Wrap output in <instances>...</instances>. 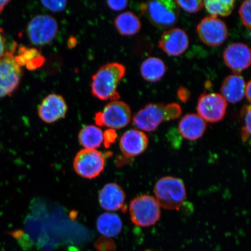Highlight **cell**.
Segmentation results:
<instances>
[{
    "label": "cell",
    "mask_w": 251,
    "mask_h": 251,
    "mask_svg": "<svg viewBox=\"0 0 251 251\" xmlns=\"http://www.w3.org/2000/svg\"><path fill=\"white\" fill-rule=\"evenodd\" d=\"M126 68L118 62L109 63L100 68L92 77L93 95L103 101H117L120 97L117 89L125 76Z\"/></svg>",
    "instance_id": "obj_1"
},
{
    "label": "cell",
    "mask_w": 251,
    "mask_h": 251,
    "mask_svg": "<svg viewBox=\"0 0 251 251\" xmlns=\"http://www.w3.org/2000/svg\"><path fill=\"white\" fill-rule=\"evenodd\" d=\"M181 112V106L176 103H149L134 115L133 124L139 129L150 132L155 130L163 122L179 118Z\"/></svg>",
    "instance_id": "obj_2"
},
{
    "label": "cell",
    "mask_w": 251,
    "mask_h": 251,
    "mask_svg": "<svg viewBox=\"0 0 251 251\" xmlns=\"http://www.w3.org/2000/svg\"><path fill=\"white\" fill-rule=\"evenodd\" d=\"M155 199L160 207L178 210L186 198V190L180 178L166 176L160 178L154 187Z\"/></svg>",
    "instance_id": "obj_3"
},
{
    "label": "cell",
    "mask_w": 251,
    "mask_h": 251,
    "mask_svg": "<svg viewBox=\"0 0 251 251\" xmlns=\"http://www.w3.org/2000/svg\"><path fill=\"white\" fill-rule=\"evenodd\" d=\"M141 11L154 26L166 29L174 26L179 17V7L172 0H156L143 2Z\"/></svg>",
    "instance_id": "obj_4"
},
{
    "label": "cell",
    "mask_w": 251,
    "mask_h": 251,
    "mask_svg": "<svg viewBox=\"0 0 251 251\" xmlns=\"http://www.w3.org/2000/svg\"><path fill=\"white\" fill-rule=\"evenodd\" d=\"M131 222L137 226L147 227L156 224L161 218V207L154 197L138 196L131 201L129 206Z\"/></svg>",
    "instance_id": "obj_5"
},
{
    "label": "cell",
    "mask_w": 251,
    "mask_h": 251,
    "mask_svg": "<svg viewBox=\"0 0 251 251\" xmlns=\"http://www.w3.org/2000/svg\"><path fill=\"white\" fill-rule=\"evenodd\" d=\"M17 43L12 44L10 50L0 59V99L11 96L20 85L22 71L14 59Z\"/></svg>",
    "instance_id": "obj_6"
},
{
    "label": "cell",
    "mask_w": 251,
    "mask_h": 251,
    "mask_svg": "<svg viewBox=\"0 0 251 251\" xmlns=\"http://www.w3.org/2000/svg\"><path fill=\"white\" fill-rule=\"evenodd\" d=\"M131 111L130 106L123 101H113L105 106L102 112L97 113L96 123L100 126L111 129H120L130 123Z\"/></svg>",
    "instance_id": "obj_7"
},
{
    "label": "cell",
    "mask_w": 251,
    "mask_h": 251,
    "mask_svg": "<svg viewBox=\"0 0 251 251\" xmlns=\"http://www.w3.org/2000/svg\"><path fill=\"white\" fill-rule=\"evenodd\" d=\"M58 30V23L54 18L47 15H39L31 19L28 24L27 33L30 42L40 46L51 43Z\"/></svg>",
    "instance_id": "obj_8"
},
{
    "label": "cell",
    "mask_w": 251,
    "mask_h": 251,
    "mask_svg": "<svg viewBox=\"0 0 251 251\" xmlns=\"http://www.w3.org/2000/svg\"><path fill=\"white\" fill-rule=\"evenodd\" d=\"M105 162L102 152L96 150L83 149L75 156L74 168L80 176L92 179L101 174Z\"/></svg>",
    "instance_id": "obj_9"
},
{
    "label": "cell",
    "mask_w": 251,
    "mask_h": 251,
    "mask_svg": "<svg viewBox=\"0 0 251 251\" xmlns=\"http://www.w3.org/2000/svg\"><path fill=\"white\" fill-rule=\"evenodd\" d=\"M199 38L205 45L209 47H218L222 45L228 38L226 25L218 17L203 18L197 27Z\"/></svg>",
    "instance_id": "obj_10"
},
{
    "label": "cell",
    "mask_w": 251,
    "mask_h": 251,
    "mask_svg": "<svg viewBox=\"0 0 251 251\" xmlns=\"http://www.w3.org/2000/svg\"><path fill=\"white\" fill-rule=\"evenodd\" d=\"M227 103L221 94L203 93L198 101V115L205 122L216 123L225 117Z\"/></svg>",
    "instance_id": "obj_11"
},
{
    "label": "cell",
    "mask_w": 251,
    "mask_h": 251,
    "mask_svg": "<svg viewBox=\"0 0 251 251\" xmlns=\"http://www.w3.org/2000/svg\"><path fill=\"white\" fill-rule=\"evenodd\" d=\"M189 46V39L186 31L180 28H172L165 31L158 47L166 54L173 56L183 54Z\"/></svg>",
    "instance_id": "obj_12"
},
{
    "label": "cell",
    "mask_w": 251,
    "mask_h": 251,
    "mask_svg": "<svg viewBox=\"0 0 251 251\" xmlns=\"http://www.w3.org/2000/svg\"><path fill=\"white\" fill-rule=\"evenodd\" d=\"M224 59L225 64L234 73L241 74L250 67L251 50L244 43L231 44L225 50Z\"/></svg>",
    "instance_id": "obj_13"
},
{
    "label": "cell",
    "mask_w": 251,
    "mask_h": 251,
    "mask_svg": "<svg viewBox=\"0 0 251 251\" xmlns=\"http://www.w3.org/2000/svg\"><path fill=\"white\" fill-rule=\"evenodd\" d=\"M68 111V105L64 97L56 94L47 96L41 103L38 108V115L47 124L64 118Z\"/></svg>",
    "instance_id": "obj_14"
},
{
    "label": "cell",
    "mask_w": 251,
    "mask_h": 251,
    "mask_svg": "<svg viewBox=\"0 0 251 251\" xmlns=\"http://www.w3.org/2000/svg\"><path fill=\"white\" fill-rule=\"evenodd\" d=\"M149 144V138L143 131L131 129L122 136L119 146L125 156L132 158L145 152Z\"/></svg>",
    "instance_id": "obj_15"
},
{
    "label": "cell",
    "mask_w": 251,
    "mask_h": 251,
    "mask_svg": "<svg viewBox=\"0 0 251 251\" xmlns=\"http://www.w3.org/2000/svg\"><path fill=\"white\" fill-rule=\"evenodd\" d=\"M126 194L122 188L117 183L106 184L100 191L99 200L100 206L110 212L123 209L125 205Z\"/></svg>",
    "instance_id": "obj_16"
},
{
    "label": "cell",
    "mask_w": 251,
    "mask_h": 251,
    "mask_svg": "<svg viewBox=\"0 0 251 251\" xmlns=\"http://www.w3.org/2000/svg\"><path fill=\"white\" fill-rule=\"evenodd\" d=\"M206 129V123L198 114H187L181 119L178 130L184 139L196 141L201 138Z\"/></svg>",
    "instance_id": "obj_17"
},
{
    "label": "cell",
    "mask_w": 251,
    "mask_h": 251,
    "mask_svg": "<svg viewBox=\"0 0 251 251\" xmlns=\"http://www.w3.org/2000/svg\"><path fill=\"white\" fill-rule=\"evenodd\" d=\"M246 86L243 77L238 75H230L225 78L222 84L221 95L227 102H239L245 97Z\"/></svg>",
    "instance_id": "obj_18"
},
{
    "label": "cell",
    "mask_w": 251,
    "mask_h": 251,
    "mask_svg": "<svg viewBox=\"0 0 251 251\" xmlns=\"http://www.w3.org/2000/svg\"><path fill=\"white\" fill-rule=\"evenodd\" d=\"M122 227L123 225L120 217L115 213H103L97 219V230L103 237H117L121 233Z\"/></svg>",
    "instance_id": "obj_19"
},
{
    "label": "cell",
    "mask_w": 251,
    "mask_h": 251,
    "mask_svg": "<svg viewBox=\"0 0 251 251\" xmlns=\"http://www.w3.org/2000/svg\"><path fill=\"white\" fill-rule=\"evenodd\" d=\"M166 71V65L162 59L149 57L144 61L140 67L141 76L149 82L154 83L164 77Z\"/></svg>",
    "instance_id": "obj_20"
},
{
    "label": "cell",
    "mask_w": 251,
    "mask_h": 251,
    "mask_svg": "<svg viewBox=\"0 0 251 251\" xmlns=\"http://www.w3.org/2000/svg\"><path fill=\"white\" fill-rule=\"evenodd\" d=\"M116 28L122 36H133L137 34L141 27V23L139 17L133 12H124L116 18Z\"/></svg>",
    "instance_id": "obj_21"
},
{
    "label": "cell",
    "mask_w": 251,
    "mask_h": 251,
    "mask_svg": "<svg viewBox=\"0 0 251 251\" xmlns=\"http://www.w3.org/2000/svg\"><path fill=\"white\" fill-rule=\"evenodd\" d=\"M78 141L85 149L95 150L103 143L102 131L96 126H86L78 134Z\"/></svg>",
    "instance_id": "obj_22"
},
{
    "label": "cell",
    "mask_w": 251,
    "mask_h": 251,
    "mask_svg": "<svg viewBox=\"0 0 251 251\" xmlns=\"http://www.w3.org/2000/svg\"><path fill=\"white\" fill-rule=\"evenodd\" d=\"M234 0H208L203 1V5L212 17H227L233 11Z\"/></svg>",
    "instance_id": "obj_23"
},
{
    "label": "cell",
    "mask_w": 251,
    "mask_h": 251,
    "mask_svg": "<svg viewBox=\"0 0 251 251\" xmlns=\"http://www.w3.org/2000/svg\"><path fill=\"white\" fill-rule=\"evenodd\" d=\"M40 55L39 50L31 48H27L26 47H19L18 54L14 56V59L19 66H25L28 62L32 61L34 58L39 57Z\"/></svg>",
    "instance_id": "obj_24"
},
{
    "label": "cell",
    "mask_w": 251,
    "mask_h": 251,
    "mask_svg": "<svg viewBox=\"0 0 251 251\" xmlns=\"http://www.w3.org/2000/svg\"><path fill=\"white\" fill-rule=\"evenodd\" d=\"M241 115L245 122L244 126L241 130V139L243 141H246L249 140L251 134V105L244 106Z\"/></svg>",
    "instance_id": "obj_25"
},
{
    "label": "cell",
    "mask_w": 251,
    "mask_h": 251,
    "mask_svg": "<svg viewBox=\"0 0 251 251\" xmlns=\"http://www.w3.org/2000/svg\"><path fill=\"white\" fill-rule=\"evenodd\" d=\"M178 7H181L188 13L194 14L201 10L203 7V1L201 0H191V1H176Z\"/></svg>",
    "instance_id": "obj_26"
},
{
    "label": "cell",
    "mask_w": 251,
    "mask_h": 251,
    "mask_svg": "<svg viewBox=\"0 0 251 251\" xmlns=\"http://www.w3.org/2000/svg\"><path fill=\"white\" fill-rule=\"evenodd\" d=\"M251 0H247L241 4L239 8V14L241 21L245 26L251 28Z\"/></svg>",
    "instance_id": "obj_27"
},
{
    "label": "cell",
    "mask_w": 251,
    "mask_h": 251,
    "mask_svg": "<svg viewBox=\"0 0 251 251\" xmlns=\"http://www.w3.org/2000/svg\"><path fill=\"white\" fill-rule=\"evenodd\" d=\"M96 247L98 251H115V245L113 241L107 238L102 236L96 241Z\"/></svg>",
    "instance_id": "obj_28"
},
{
    "label": "cell",
    "mask_w": 251,
    "mask_h": 251,
    "mask_svg": "<svg viewBox=\"0 0 251 251\" xmlns=\"http://www.w3.org/2000/svg\"><path fill=\"white\" fill-rule=\"evenodd\" d=\"M44 7L54 12H61L67 7V1H43Z\"/></svg>",
    "instance_id": "obj_29"
},
{
    "label": "cell",
    "mask_w": 251,
    "mask_h": 251,
    "mask_svg": "<svg viewBox=\"0 0 251 251\" xmlns=\"http://www.w3.org/2000/svg\"><path fill=\"white\" fill-rule=\"evenodd\" d=\"M117 138V133L116 131L111 128L106 130L103 133V142L105 148L108 149L111 144L114 143Z\"/></svg>",
    "instance_id": "obj_30"
},
{
    "label": "cell",
    "mask_w": 251,
    "mask_h": 251,
    "mask_svg": "<svg viewBox=\"0 0 251 251\" xmlns=\"http://www.w3.org/2000/svg\"><path fill=\"white\" fill-rule=\"evenodd\" d=\"M11 46L9 48L7 47V42H6L4 31L0 27V59L4 57L10 50Z\"/></svg>",
    "instance_id": "obj_31"
},
{
    "label": "cell",
    "mask_w": 251,
    "mask_h": 251,
    "mask_svg": "<svg viewBox=\"0 0 251 251\" xmlns=\"http://www.w3.org/2000/svg\"><path fill=\"white\" fill-rule=\"evenodd\" d=\"M45 62V58L43 56L40 55L39 57L34 58L32 61L28 62L25 65L28 70L30 71H33L37 70V68L42 67Z\"/></svg>",
    "instance_id": "obj_32"
},
{
    "label": "cell",
    "mask_w": 251,
    "mask_h": 251,
    "mask_svg": "<svg viewBox=\"0 0 251 251\" xmlns=\"http://www.w3.org/2000/svg\"><path fill=\"white\" fill-rule=\"evenodd\" d=\"M107 4L108 7L112 9V10L116 11H119L123 10L127 7L128 5V1H121V0H118V1H108Z\"/></svg>",
    "instance_id": "obj_33"
},
{
    "label": "cell",
    "mask_w": 251,
    "mask_h": 251,
    "mask_svg": "<svg viewBox=\"0 0 251 251\" xmlns=\"http://www.w3.org/2000/svg\"><path fill=\"white\" fill-rule=\"evenodd\" d=\"M177 94L178 99L183 102L187 101L190 97L189 90L183 87H181L178 89Z\"/></svg>",
    "instance_id": "obj_34"
},
{
    "label": "cell",
    "mask_w": 251,
    "mask_h": 251,
    "mask_svg": "<svg viewBox=\"0 0 251 251\" xmlns=\"http://www.w3.org/2000/svg\"><path fill=\"white\" fill-rule=\"evenodd\" d=\"M245 96H246L248 101H251V81L250 80L246 84V89H245Z\"/></svg>",
    "instance_id": "obj_35"
},
{
    "label": "cell",
    "mask_w": 251,
    "mask_h": 251,
    "mask_svg": "<svg viewBox=\"0 0 251 251\" xmlns=\"http://www.w3.org/2000/svg\"><path fill=\"white\" fill-rule=\"evenodd\" d=\"M9 2V1H7V0H1V1H0V14H1L3 9H4L5 6L7 5Z\"/></svg>",
    "instance_id": "obj_36"
},
{
    "label": "cell",
    "mask_w": 251,
    "mask_h": 251,
    "mask_svg": "<svg viewBox=\"0 0 251 251\" xmlns=\"http://www.w3.org/2000/svg\"><path fill=\"white\" fill-rule=\"evenodd\" d=\"M75 43H76V41L74 38H71L70 40L68 41V46L71 47L72 44H73V46H75Z\"/></svg>",
    "instance_id": "obj_37"
}]
</instances>
